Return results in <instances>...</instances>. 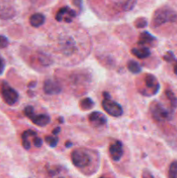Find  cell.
I'll use <instances>...</instances> for the list:
<instances>
[{
    "mask_svg": "<svg viewBox=\"0 0 177 178\" xmlns=\"http://www.w3.org/2000/svg\"><path fill=\"white\" fill-rule=\"evenodd\" d=\"M176 20V12L168 6H163L154 11L152 18V25L154 27H159L168 23H174Z\"/></svg>",
    "mask_w": 177,
    "mask_h": 178,
    "instance_id": "6da1fadb",
    "label": "cell"
},
{
    "mask_svg": "<svg viewBox=\"0 0 177 178\" xmlns=\"http://www.w3.org/2000/svg\"><path fill=\"white\" fill-rule=\"evenodd\" d=\"M150 113L152 118L155 122H164L169 121L173 118L174 110L167 109L161 102L154 101L150 104Z\"/></svg>",
    "mask_w": 177,
    "mask_h": 178,
    "instance_id": "7a4b0ae2",
    "label": "cell"
},
{
    "mask_svg": "<svg viewBox=\"0 0 177 178\" xmlns=\"http://www.w3.org/2000/svg\"><path fill=\"white\" fill-rule=\"evenodd\" d=\"M103 95V100L102 102V106L103 109L110 116L114 117H119L123 114V107L118 103L111 99L110 95L104 91L102 93Z\"/></svg>",
    "mask_w": 177,
    "mask_h": 178,
    "instance_id": "3957f363",
    "label": "cell"
},
{
    "mask_svg": "<svg viewBox=\"0 0 177 178\" xmlns=\"http://www.w3.org/2000/svg\"><path fill=\"white\" fill-rule=\"evenodd\" d=\"M71 162L74 166L78 169H83L90 165L91 157L90 154L83 150H75L71 155Z\"/></svg>",
    "mask_w": 177,
    "mask_h": 178,
    "instance_id": "277c9868",
    "label": "cell"
},
{
    "mask_svg": "<svg viewBox=\"0 0 177 178\" xmlns=\"http://www.w3.org/2000/svg\"><path fill=\"white\" fill-rule=\"evenodd\" d=\"M76 15V11L74 10L71 9L69 6H64L59 9L56 14L55 18L57 22L64 21L66 23H71Z\"/></svg>",
    "mask_w": 177,
    "mask_h": 178,
    "instance_id": "5b68a950",
    "label": "cell"
},
{
    "mask_svg": "<svg viewBox=\"0 0 177 178\" xmlns=\"http://www.w3.org/2000/svg\"><path fill=\"white\" fill-rule=\"evenodd\" d=\"M43 90L47 95H57L61 93L62 87L57 81L54 79H47L44 83Z\"/></svg>",
    "mask_w": 177,
    "mask_h": 178,
    "instance_id": "8992f818",
    "label": "cell"
},
{
    "mask_svg": "<svg viewBox=\"0 0 177 178\" xmlns=\"http://www.w3.org/2000/svg\"><path fill=\"white\" fill-rule=\"evenodd\" d=\"M2 94H3V97H4V101L7 102L8 104L10 105H12L14 103L18 102V93L11 87H10L8 84H4V88H3V90H2Z\"/></svg>",
    "mask_w": 177,
    "mask_h": 178,
    "instance_id": "52a82bcc",
    "label": "cell"
},
{
    "mask_svg": "<svg viewBox=\"0 0 177 178\" xmlns=\"http://www.w3.org/2000/svg\"><path fill=\"white\" fill-rule=\"evenodd\" d=\"M109 152L112 160L116 162L120 161L123 155V145L122 142L116 141L114 143H112L109 148Z\"/></svg>",
    "mask_w": 177,
    "mask_h": 178,
    "instance_id": "ba28073f",
    "label": "cell"
},
{
    "mask_svg": "<svg viewBox=\"0 0 177 178\" xmlns=\"http://www.w3.org/2000/svg\"><path fill=\"white\" fill-rule=\"evenodd\" d=\"M89 121L96 127H100L107 124V117L104 114L99 111H94L89 115Z\"/></svg>",
    "mask_w": 177,
    "mask_h": 178,
    "instance_id": "9c48e42d",
    "label": "cell"
},
{
    "mask_svg": "<svg viewBox=\"0 0 177 178\" xmlns=\"http://www.w3.org/2000/svg\"><path fill=\"white\" fill-rule=\"evenodd\" d=\"M61 49L65 55H71L76 51V42L71 37H65L61 41Z\"/></svg>",
    "mask_w": 177,
    "mask_h": 178,
    "instance_id": "30bf717a",
    "label": "cell"
},
{
    "mask_svg": "<svg viewBox=\"0 0 177 178\" xmlns=\"http://www.w3.org/2000/svg\"><path fill=\"white\" fill-rule=\"evenodd\" d=\"M145 85L148 89L151 90L152 94L155 95L160 90V83L157 81V78L152 74H147L144 77Z\"/></svg>",
    "mask_w": 177,
    "mask_h": 178,
    "instance_id": "8fae6325",
    "label": "cell"
},
{
    "mask_svg": "<svg viewBox=\"0 0 177 178\" xmlns=\"http://www.w3.org/2000/svg\"><path fill=\"white\" fill-rule=\"evenodd\" d=\"M30 120L34 124L39 127H44L51 123V117L47 114H41V115L35 114L30 118Z\"/></svg>",
    "mask_w": 177,
    "mask_h": 178,
    "instance_id": "7c38bea8",
    "label": "cell"
},
{
    "mask_svg": "<svg viewBox=\"0 0 177 178\" xmlns=\"http://www.w3.org/2000/svg\"><path fill=\"white\" fill-rule=\"evenodd\" d=\"M156 41V38L148 31H142L139 36L138 44L140 46H146L148 44H153Z\"/></svg>",
    "mask_w": 177,
    "mask_h": 178,
    "instance_id": "4fadbf2b",
    "label": "cell"
},
{
    "mask_svg": "<svg viewBox=\"0 0 177 178\" xmlns=\"http://www.w3.org/2000/svg\"><path fill=\"white\" fill-rule=\"evenodd\" d=\"M131 52L135 57H136L139 59L147 58L151 55V51L149 50V48H148L146 46H141V47L133 48L131 50Z\"/></svg>",
    "mask_w": 177,
    "mask_h": 178,
    "instance_id": "5bb4252c",
    "label": "cell"
},
{
    "mask_svg": "<svg viewBox=\"0 0 177 178\" xmlns=\"http://www.w3.org/2000/svg\"><path fill=\"white\" fill-rule=\"evenodd\" d=\"M44 23H45V17H44V15H43L41 13H35V14L31 15L30 18V25L35 28H38V27L42 26Z\"/></svg>",
    "mask_w": 177,
    "mask_h": 178,
    "instance_id": "9a60e30c",
    "label": "cell"
},
{
    "mask_svg": "<svg viewBox=\"0 0 177 178\" xmlns=\"http://www.w3.org/2000/svg\"><path fill=\"white\" fill-rule=\"evenodd\" d=\"M37 136V132L34 130H31V129L26 130L23 133V135H22V144L25 150H28L30 149V143L28 140L29 136Z\"/></svg>",
    "mask_w": 177,
    "mask_h": 178,
    "instance_id": "2e32d148",
    "label": "cell"
},
{
    "mask_svg": "<svg viewBox=\"0 0 177 178\" xmlns=\"http://www.w3.org/2000/svg\"><path fill=\"white\" fill-rule=\"evenodd\" d=\"M15 15V11L11 7L3 6L0 7V18L3 19H9L13 18Z\"/></svg>",
    "mask_w": 177,
    "mask_h": 178,
    "instance_id": "e0dca14e",
    "label": "cell"
},
{
    "mask_svg": "<svg viewBox=\"0 0 177 178\" xmlns=\"http://www.w3.org/2000/svg\"><path fill=\"white\" fill-rule=\"evenodd\" d=\"M79 106L83 110H89L94 108L95 102L90 97H85L80 101Z\"/></svg>",
    "mask_w": 177,
    "mask_h": 178,
    "instance_id": "ac0fdd59",
    "label": "cell"
},
{
    "mask_svg": "<svg viewBox=\"0 0 177 178\" xmlns=\"http://www.w3.org/2000/svg\"><path fill=\"white\" fill-rule=\"evenodd\" d=\"M165 95L167 97V98L169 99V101L170 102V105H171V108L173 110H175L177 108V97L175 95V93L169 90V89H167L165 90Z\"/></svg>",
    "mask_w": 177,
    "mask_h": 178,
    "instance_id": "d6986e66",
    "label": "cell"
},
{
    "mask_svg": "<svg viewBox=\"0 0 177 178\" xmlns=\"http://www.w3.org/2000/svg\"><path fill=\"white\" fill-rule=\"evenodd\" d=\"M127 68L130 72H132L134 74H138V73H140L142 71L141 65L136 61H134V60H130V61L128 62Z\"/></svg>",
    "mask_w": 177,
    "mask_h": 178,
    "instance_id": "ffe728a7",
    "label": "cell"
},
{
    "mask_svg": "<svg viewBox=\"0 0 177 178\" xmlns=\"http://www.w3.org/2000/svg\"><path fill=\"white\" fill-rule=\"evenodd\" d=\"M37 60L38 63L43 66H49L52 64V60L50 58V57H48L44 53H39L37 55Z\"/></svg>",
    "mask_w": 177,
    "mask_h": 178,
    "instance_id": "44dd1931",
    "label": "cell"
},
{
    "mask_svg": "<svg viewBox=\"0 0 177 178\" xmlns=\"http://www.w3.org/2000/svg\"><path fill=\"white\" fill-rule=\"evenodd\" d=\"M169 178H177V161H174L170 163L169 169Z\"/></svg>",
    "mask_w": 177,
    "mask_h": 178,
    "instance_id": "7402d4cb",
    "label": "cell"
},
{
    "mask_svg": "<svg viewBox=\"0 0 177 178\" xmlns=\"http://www.w3.org/2000/svg\"><path fill=\"white\" fill-rule=\"evenodd\" d=\"M45 142L47 143V144L51 147V148H55L57 143H58V138L56 136H45Z\"/></svg>",
    "mask_w": 177,
    "mask_h": 178,
    "instance_id": "603a6c76",
    "label": "cell"
},
{
    "mask_svg": "<svg viewBox=\"0 0 177 178\" xmlns=\"http://www.w3.org/2000/svg\"><path fill=\"white\" fill-rule=\"evenodd\" d=\"M135 4H136V0H125L123 4L122 7H123V11H130L135 7Z\"/></svg>",
    "mask_w": 177,
    "mask_h": 178,
    "instance_id": "cb8c5ba5",
    "label": "cell"
},
{
    "mask_svg": "<svg viewBox=\"0 0 177 178\" xmlns=\"http://www.w3.org/2000/svg\"><path fill=\"white\" fill-rule=\"evenodd\" d=\"M135 26L138 29H142V28H144L148 25V21L145 18H137L135 23H134Z\"/></svg>",
    "mask_w": 177,
    "mask_h": 178,
    "instance_id": "d4e9b609",
    "label": "cell"
},
{
    "mask_svg": "<svg viewBox=\"0 0 177 178\" xmlns=\"http://www.w3.org/2000/svg\"><path fill=\"white\" fill-rule=\"evenodd\" d=\"M24 114L29 119H30L35 115L34 108L32 106H30H30H26L25 108V109H24Z\"/></svg>",
    "mask_w": 177,
    "mask_h": 178,
    "instance_id": "484cf974",
    "label": "cell"
},
{
    "mask_svg": "<svg viewBox=\"0 0 177 178\" xmlns=\"http://www.w3.org/2000/svg\"><path fill=\"white\" fill-rule=\"evenodd\" d=\"M163 59L168 63H171V62H175L176 58V57H175V55H174V53L172 51H168L163 56Z\"/></svg>",
    "mask_w": 177,
    "mask_h": 178,
    "instance_id": "4316f807",
    "label": "cell"
},
{
    "mask_svg": "<svg viewBox=\"0 0 177 178\" xmlns=\"http://www.w3.org/2000/svg\"><path fill=\"white\" fill-rule=\"evenodd\" d=\"M33 143L37 148H40L42 146V144H43V140L40 137L35 136L34 139H33Z\"/></svg>",
    "mask_w": 177,
    "mask_h": 178,
    "instance_id": "83f0119b",
    "label": "cell"
},
{
    "mask_svg": "<svg viewBox=\"0 0 177 178\" xmlns=\"http://www.w3.org/2000/svg\"><path fill=\"white\" fill-rule=\"evenodd\" d=\"M142 178H154V177L152 175L150 171H149L148 170H144L142 175Z\"/></svg>",
    "mask_w": 177,
    "mask_h": 178,
    "instance_id": "f1b7e54d",
    "label": "cell"
},
{
    "mask_svg": "<svg viewBox=\"0 0 177 178\" xmlns=\"http://www.w3.org/2000/svg\"><path fill=\"white\" fill-rule=\"evenodd\" d=\"M72 3H73V4H74L75 6H76L80 11L82 10V4H83L82 0H72Z\"/></svg>",
    "mask_w": 177,
    "mask_h": 178,
    "instance_id": "f546056e",
    "label": "cell"
},
{
    "mask_svg": "<svg viewBox=\"0 0 177 178\" xmlns=\"http://www.w3.org/2000/svg\"><path fill=\"white\" fill-rule=\"evenodd\" d=\"M61 132V128L60 127H56L54 129H53V131H52V134L54 135V136H57L59 133Z\"/></svg>",
    "mask_w": 177,
    "mask_h": 178,
    "instance_id": "4dcf8cb0",
    "label": "cell"
},
{
    "mask_svg": "<svg viewBox=\"0 0 177 178\" xmlns=\"http://www.w3.org/2000/svg\"><path fill=\"white\" fill-rule=\"evenodd\" d=\"M4 62L0 59V74L4 71Z\"/></svg>",
    "mask_w": 177,
    "mask_h": 178,
    "instance_id": "1f68e13d",
    "label": "cell"
},
{
    "mask_svg": "<svg viewBox=\"0 0 177 178\" xmlns=\"http://www.w3.org/2000/svg\"><path fill=\"white\" fill-rule=\"evenodd\" d=\"M174 72H175V74H176V75H177V59H176V61H175V65H174Z\"/></svg>",
    "mask_w": 177,
    "mask_h": 178,
    "instance_id": "d6a6232c",
    "label": "cell"
},
{
    "mask_svg": "<svg viewBox=\"0 0 177 178\" xmlns=\"http://www.w3.org/2000/svg\"><path fill=\"white\" fill-rule=\"evenodd\" d=\"M36 84H37L36 82H31V83L29 84V88H30V89H32V88H34V87L36 86Z\"/></svg>",
    "mask_w": 177,
    "mask_h": 178,
    "instance_id": "836d02e7",
    "label": "cell"
},
{
    "mask_svg": "<svg viewBox=\"0 0 177 178\" xmlns=\"http://www.w3.org/2000/svg\"><path fill=\"white\" fill-rule=\"evenodd\" d=\"M72 145H73V144H72V143H71V142H66V143H65V147H66V148H71Z\"/></svg>",
    "mask_w": 177,
    "mask_h": 178,
    "instance_id": "e575fe53",
    "label": "cell"
},
{
    "mask_svg": "<svg viewBox=\"0 0 177 178\" xmlns=\"http://www.w3.org/2000/svg\"><path fill=\"white\" fill-rule=\"evenodd\" d=\"M58 121H59V122H61V123L63 124V117H60V118L58 119Z\"/></svg>",
    "mask_w": 177,
    "mask_h": 178,
    "instance_id": "d590c367",
    "label": "cell"
},
{
    "mask_svg": "<svg viewBox=\"0 0 177 178\" xmlns=\"http://www.w3.org/2000/svg\"><path fill=\"white\" fill-rule=\"evenodd\" d=\"M100 178H105V177H100Z\"/></svg>",
    "mask_w": 177,
    "mask_h": 178,
    "instance_id": "8d00e7d4",
    "label": "cell"
}]
</instances>
